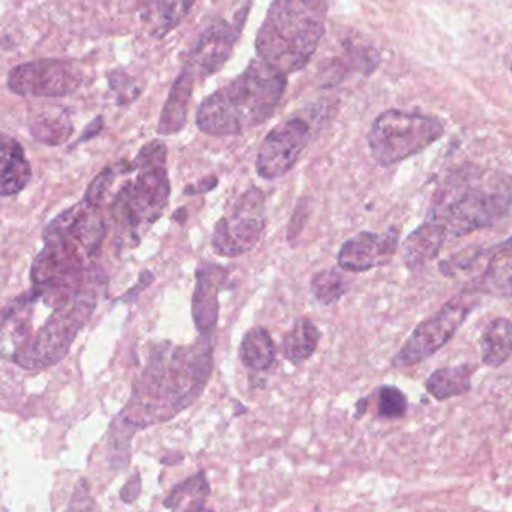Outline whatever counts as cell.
<instances>
[{
  "mask_svg": "<svg viewBox=\"0 0 512 512\" xmlns=\"http://www.w3.org/2000/svg\"><path fill=\"white\" fill-rule=\"evenodd\" d=\"M49 302V313L26 293L11 301L2 316V352L19 367L43 370L61 362L94 314L97 284H34Z\"/></svg>",
  "mask_w": 512,
  "mask_h": 512,
  "instance_id": "obj_1",
  "label": "cell"
},
{
  "mask_svg": "<svg viewBox=\"0 0 512 512\" xmlns=\"http://www.w3.org/2000/svg\"><path fill=\"white\" fill-rule=\"evenodd\" d=\"M211 341L196 346H160L134 386L121 421L145 428L175 418L202 394L212 371Z\"/></svg>",
  "mask_w": 512,
  "mask_h": 512,
  "instance_id": "obj_2",
  "label": "cell"
},
{
  "mask_svg": "<svg viewBox=\"0 0 512 512\" xmlns=\"http://www.w3.org/2000/svg\"><path fill=\"white\" fill-rule=\"evenodd\" d=\"M511 209V173L466 164L439 182L427 220L440 224L449 238H460L493 226Z\"/></svg>",
  "mask_w": 512,
  "mask_h": 512,
  "instance_id": "obj_3",
  "label": "cell"
},
{
  "mask_svg": "<svg viewBox=\"0 0 512 512\" xmlns=\"http://www.w3.org/2000/svg\"><path fill=\"white\" fill-rule=\"evenodd\" d=\"M286 85V74L265 62H253L241 76L200 104L197 127L209 136L248 133L274 115Z\"/></svg>",
  "mask_w": 512,
  "mask_h": 512,
  "instance_id": "obj_4",
  "label": "cell"
},
{
  "mask_svg": "<svg viewBox=\"0 0 512 512\" xmlns=\"http://www.w3.org/2000/svg\"><path fill=\"white\" fill-rule=\"evenodd\" d=\"M325 0H274L257 34L260 61L283 74L302 70L325 35Z\"/></svg>",
  "mask_w": 512,
  "mask_h": 512,
  "instance_id": "obj_5",
  "label": "cell"
},
{
  "mask_svg": "<svg viewBox=\"0 0 512 512\" xmlns=\"http://www.w3.org/2000/svg\"><path fill=\"white\" fill-rule=\"evenodd\" d=\"M167 149L161 142H151L133 161L134 178L128 179L109 206L116 229L127 233L134 247L143 233L160 220L170 199V181L166 170Z\"/></svg>",
  "mask_w": 512,
  "mask_h": 512,
  "instance_id": "obj_6",
  "label": "cell"
},
{
  "mask_svg": "<svg viewBox=\"0 0 512 512\" xmlns=\"http://www.w3.org/2000/svg\"><path fill=\"white\" fill-rule=\"evenodd\" d=\"M445 133L442 122L422 113L386 110L367 134L371 155L380 166L401 163L433 145Z\"/></svg>",
  "mask_w": 512,
  "mask_h": 512,
  "instance_id": "obj_7",
  "label": "cell"
},
{
  "mask_svg": "<svg viewBox=\"0 0 512 512\" xmlns=\"http://www.w3.org/2000/svg\"><path fill=\"white\" fill-rule=\"evenodd\" d=\"M470 296L472 293L463 292L452 301L446 302L439 311L422 320L398 350L392 365L409 368L439 352L472 313L475 304L470 301Z\"/></svg>",
  "mask_w": 512,
  "mask_h": 512,
  "instance_id": "obj_8",
  "label": "cell"
},
{
  "mask_svg": "<svg viewBox=\"0 0 512 512\" xmlns=\"http://www.w3.org/2000/svg\"><path fill=\"white\" fill-rule=\"evenodd\" d=\"M266 229L265 196L251 187L233 206L232 214L215 224L212 248L221 257H239L253 250Z\"/></svg>",
  "mask_w": 512,
  "mask_h": 512,
  "instance_id": "obj_9",
  "label": "cell"
},
{
  "mask_svg": "<svg viewBox=\"0 0 512 512\" xmlns=\"http://www.w3.org/2000/svg\"><path fill=\"white\" fill-rule=\"evenodd\" d=\"M82 82V71L76 65L55 59L19 65L8 76V86L20 97H65L77 91Z\"/></svg>",
  "mask_w": 512,
  "mask_h": 512,
  "instance_id": "obj_10",
  "label": "cell"
},
{
  "mask_svg": "<svg viewBox=\"0 0 512 512\" xmlns=\"http://www.w3.org/2000/svg\"><path fill=\"white\" fill-rule=\"evenodd\" d=\"M311 139V127L301 116L281 122L263 140L257 155L256 170L260 178H281L286 175L304 152Z\"/></svg>",
  "mask_w": 512,
  "mask_h": 512,
  "instance_id": "obj_11",
  "label": "cell"
},
{
  "mask_svg": "<svg viewBox=\"0 0 512 512\" xmlns=\"http://www.w3.org/2000/svg\"><path fill=\"white\" fill-rule=\"evenodd\" d=\"M400 233L386 230L383 233L361 232L341 245L338 266L346 272H368L388 265L398 251Z\"/></svg>",
  "mask_w": 512,
  "mask_h": 512,
  "instance_id": "obj_12",
  "label": "cell"
},
{
  "mask_svg": "<svg viewBox=\"0 0 512 512\" xmlns=\"http://www.w3.org/2000/svg\"><path fill=\"white\" fill-rule=\"evenodd\" d=\"M244 22H218L206 29L191 50L184 70L194 79L203 80L220 70L232 55Z\"/></svg>",
  "mask_w": 512,
  "mask_h": 512,
  "instance_id": "obj_13",
  "label": "cell"
},
{
  "mask_svg": "<svg viewBox=\"0 0 512 512\" xmlns=\"http://www.w3.org/2000/svg\"><path fill=\"white\" fill-rule=\"evenodd\" d=\"M226 268L214 263H203L196 274L193 295V317L202 334H211L218 322V293L227 283Z\"/></svg>",
  "mask_w": 512,
  "mask_h": 512,
  "instance_id": "obj_14",
  "label": "cell"
},
{
  "mask_svg": "<svg viewBox=\"0 0 512 512\" xmlns=\"http://www.w3.org/2000/svg\"><path fill=\"white\" fill-rule=\"evenodd\" d=\"M464 292L512 299V236L493 247L488 253L484 271Z\"/></svg>",
  "mask_w": 512,
  "mask_h": 512,
  "instance_id": "obj_15",
  "label": "cell"
},
{
  "mask_svg": "<svg viewBox=\"0 0 512 512\" xmlns=\"http://www.w3.org/2000/svg\"><path fill=\"white\" fill-rule=\"evenodd\" d=\"M448 238V233L440 224L425 220L404 241L403 260L407 269L412 272L421 271L428 263L433 262Z\"/></svg>",
  "mask_w": 512,
  "mask_h": 512,
  "instance_id": "obj_16",
  "label": "cell"
},
{
  "mask_svg": "<svg viewBox=\"0 0 512 512\" xmlns=\"http://www.w3.org/2000/svg\"><path fill=\"white\" fill-rule=\"evenodd\" d=\"M197 0H139L143 22L155 37L172 32L190 13Z\"/></svg>",
  "mask_w": 512,
  "mask_h": 512,
  "instance_id": "obj_17",
  "label": "cell"
},
{
  "mask_svg": "<svg viewBox=\"0 0 512 512\" xmlns=\"http://www.w3.org/2000/svg\"><path fill=\"white\" fill-rule=\"evenodd\" d=\"M32 169L22 145L4 134L2 139V196H16L28 187Z\"/></svg>",
  "mask_w": 512,
  "mask_h": 512,
  "instance_id": "obj_18",
  "label": "cell"
},
{
  "mask_svg": "<svg viewBox=\"0 0 512 512\" xmlns=\"http://www.w3.org/2000/svg\"><path fill=\"white\" fill-rule=\"evenodd\" d=\"M194 82L196 79L188 71L182 70L181 76L178 77L170 91L169 100L164 106L163 113H161L158 133L172 136L185 127L191 97H193Z\"/></svg>",
  "mask_w": 512,
  "mask_h": 512,
  "instance_id": "obj_19",
  "label": "cell"
},
{
  "mask_svg": "<svg viewBox=\"0 0 512 512\" xmlns=\"http://www.w3.org/2000/svg\"><path fill=\"white\" fill-rule=\"evenodd\" d=\"M475 371L476 365L472 364L440 368L428 377L425 388L437 401L460 397L472 389V376Z\"/></svg>",
  "mask_w": 512,
  "mask_h": 512,
  "instance_id": "obj_20",
  "label": "cell"
},
{
  "mask_svg": "<svg viewBox=\"0 0 512 512\" xmlns=\"http://www.w3.org/2000/svg\"><path fill=\"white\" fill-rule=\"evenodd\" d=\"M320 338L322 334L316 323L311 322L307 317L296 320L290 331L284 335L283 344H281L284 358L293 365L308 361L319 347Z\"/></svg>",
  "mask_w": 512,
  "mask_h": 512,
  "instance_id": "obj_21",
  "label": "cell"
},
{
  "mask_svg": "<svg viewBox=\"0 0 512 512\" xmlns=\"http://www.w3.org/2000/svg\"><path fill=\"white\" fill-rule=\"evenodd\" d=\"M512 356V322L494 319L481 335V358L488 367H500Z\"/></svg>",
  "mask_w": 512,
  "mask_h": 512,
  "instance_id": "obj_22",
  "label": "cell"
},
{
  "mask_svg": "<svg viewBox=\"0 0 512 512\" xmlns=\"http://www.w3.org/2000/svg\"><path fill=\"white\" fill-rule=\"evenodd\" d=\"M73 131L70 115L61 107L41 110L31 119L32 136L44 145H62L70 139Z\"/></svg>",
  "mask_w": 512,
  "mask_h": 512,
  "instance_id": "obj_23",
  "label": "cell"
},
{
  "mask_svg": "<svg viewBox=\"0 0 512 512\" xmlns=\"http://www.w3.org/2000/svg\"><path fill=\"white\" fill-rule=\"evenodd\" d=\"M275 356L277 349L274 340L263 326H254L245 334L239 347V358L245 367L262 373L274 365Z\"/></svg>",
  "mask_w": 512,
  "mask_h": 512,
  "instance_id": "obj_24",
  "label": "cell"
},
{
  "mask_svg": "<svg viewBox=\"0 0 512 512\" xmlns=\"http://www.w3.org/2000/svg\"><path fill=\"white\" fill-rule=\"evenodd\" d=\"M209 493L211 488L206 473L199 472L176 485L164 500V506L172 511H203L206 509Z\"/></svg>",
  "mask_w": 512,
  "mask_h": 512,
  "instance_id": "obj_25",
  "label": "cell"
},
{
  "mask_svg": "<svg viewBox=\"0 0 512 512\" xmlns=\"http://www.w3.org/2000/svg\"><path fill=\"white\" fill-rule=\"evenodd\" d=\"M341 271H343L341 268H331L314 275L311 280V292L320 304H335L346 295L350 281Z\"/></svg>",
  "mask_w": 512,
  "mask_h": 512,
  "instance_id": "obj_26",
  "label": "cell"
},
{
  "mask_svg": "<svg viewBox=\"0 0 512 512\" xmlns=\"http://www.w3.org/2000/svg\"><path fill=\"white\" fill-rule=\"evenodd\" d=\"M377 415L383 419H400L407 412V397L397 386L385 385L379 388Z\"/></svg>",
  "mask_w": 512,
  "mask_h": 512,
  "instance_id": "obj_27",
  "label": "cell"
},
{
  "mask_svg": "<svg viewBox=\"0 0 512 512\" xmlns=\"http://www.w3.org/2000/svg\"><path fill=\"white\" fill-rule=\"evenodd\" d=\"M307 212V209H304V205L299 203L295 214H293L292 221H290L289 230H287V239H289V241H293V239L298 238L299 233L304 229L308 218Z\"/></svg>",
  "mask_w": 512,
  "mask_h": 512,
  "instance_id": "obj_28",
  "label": "cell"
},
{
  "mask_svg": "<svg viewBox=\"0 0 512 512\" xmlns=\"http://www.w3.org/2000/svg\"><path fill=\"white\" fill-rule=\"evenodd\" d=\"M152 281H154V275L149 271H143L142 277H140L139 286H137L136 289H131L130 292L125 295L127 296V298H124L125 301H130L131 295H137V292H139L140 289H145V287H148Z\"/></svg>",
  "mask_w": 512,
  "mask_h": 512,
  "instance_id": "obj_29",
  "label": "cell"
},
{
  "mask_svg": "<svg viewBox=\"0 0 512 512\" xmlns=\"http://www.w3.org/2000/svg\"><path fill=\"white\" fill-rule=\"evenodd\" d=\"M511 70H512V67H511Z\"/></svg>",
  "mask_w": 512,
  "mask_h": 512,
  "instance_id": "obj_30",
  "label": "cell"
}]
</instances>
